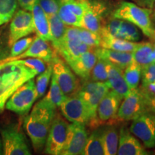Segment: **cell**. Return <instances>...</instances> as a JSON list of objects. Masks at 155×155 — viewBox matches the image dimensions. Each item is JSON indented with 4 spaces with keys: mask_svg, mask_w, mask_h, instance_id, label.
I'll return each mask as SVG.
<instances>
[{
    "mask_svg": "<svg viewBox=\"0 0 155 155\" xmlns=\"http://www.w3.org/2000/svg\"><path fill=\"white\" fill-rule=\"evenodd\" d=\"M153 43L151 42H139L132 53L133 61L141 68L153 63Z\"/></svg>",
    "mask_w": 155,
    "mask_h": 155,
    "instance_id": "cell-26",
    "label": "cell"
},
{
    "mask_svg": "<svg viewBox=\"0 0 155 155\" xmlns=\"http://www.w3.org/2000/svg\"><path fill=\"white\" fill-rule=\"evenodd\" d=\"M132 1L141 7L152 9L155 4V0H132Z\"/></svg>",
    "mask_w": 155,
    "mask_h": 155,
    "instance_id": "cell-41",
    "label": "cell"
},
{
    "mask_svg": "<svg viewBox=\"0 0 155 155\" xmlns=\"http://www.w3.org/2000/svg\"><path fill=\"white\" fill-rule=\"evenodd\" d=\"M88 137L86 125L69 124L66 139L61 155H83Z\"/></svg>",
    "mask_w": 155,
    "mask_h": 155,
    "instance_id": "cell-11",
    "label": "cell"
},
{
    "mask_svg": "<svg viewBox=\"0 0 155 155\" xmlns=\"http://www.w3.org/2000/svg\"><path fill=\"white\" fill-rule=\"evenodd\" d=\"M31 12L33 18L35 32H36L37 36L40 37L48 42L50 41L51 36H50V22L48 15L45 14L38 2L34 5Z\"/></svg>",
    "mask_w": 155,
    "mask_h": 155,
    "instance_id": "cell-21",
    "label": "cell"
},
{
    "mask_svg": "<svg viewBox=\"0 0 155 155\" xmlns=\"http://www.w3.org/2000/svg\"><path fill=\"white\" fill-rule=\"evenodd\" d=\"M38 3L48 16L58 14L60 7L58 0H38Z\"/></svg>",
    "mask_w": 155,
    "mask_h": 155,
    "instance_id": "cell-38",
    "label": "cell"
},
{
    "mask_svg": "<svg viewBox=\"0 0 155 155\" xmlns=\"http://www.w3.org/2000/svg\"><path fill=\"white\" fill-rule=\"evenodd\" d=\"M34 32L35 27L32 12L25 9H19L15 13L9 27V46L12 45L17 40Z\"/></svg>",
    "mask_w": 155,
    "mask_h": 155,
    "instance_id": "cell-13",
    "label": "cell"
},
{
    "mask_svg": "<svg viewBox=\"0 0 155 155\" xmlns=\"http://www.w3.org/2000/svg\"><path fill=\"white\" fill-rule=\"evenodd\" d=\"M79 36L81 41L88 45L89 48L94 49L100 47L101 38L99 34L87 29L79 28Z\"/></svg>",
    "mask_w": 155,
    "mask_h": 155,
    "instance_id": "cell-35",
    "label": "cell"
},
{
    "mask_svg": "<svg viewBox=\"0 0 155 155\" xmlns=\"http://www.w3.org/2000/svg\"><path fill=\"white\" fill-rule=\"evenodd\" d=\"M35 81V87L38 94V99L42 98L45 94L48 84H49L50 79L53 75V69H52L51 64L49 63L48 66L43 72L38 75Z\"/></svg>",
    "mask_w": 155,
    "mask_h": 155,
    "instance_id": "cell-32",
    "label": "cell"
},
{
    "mask_svg": "<svg viewBox=\"0 0 155 155\" xmlns=\"http://www.w3.org/2000/svg\"><path fill=\"white\" fill-rule=\"evenodd\" d=\"M98 57L94 49H90L82 55L75 58L67 64L78 77L83 81L89 80L91 73L96 64Z\"/></svg>",
    "mask_w": 155,
    "mask_h": 155,
    "instance_id": "cell-18",
    "label": "cell"
},
{
    "mask_svg": "<svg viewBox=\"0 0 155 155\" xmlns=\"http://www.w3.org/2000/svg\"><path fill=\"white\" fill-rule=\"evenodd\" d=\"M101 48L117 50V51L132 53L139 44V42H137L128 41L116 37L101 36Z\"/></svg>",
    "mask_w": 155,
    "mask_h": 155,
    "instance_id": "cell-24",
    "label": "cell"
},
{
    "mask_svg": "<svg viewBox=\"0 0 155 155\" xmlns=\"http://www.w3.org/2000/svg\"><path fill=\"white\" fill-rule=\"evenodd\" d=\"M2 150H1V145H0V154H2Z\"/></svg>",
    "mask_w": 155,
    "mask_h": 155,
    "instance_id": "cell-44",
    "label": "cell"
},
{
    "mask_svg": "<svg viewBox=\"0 0 155 155\" xmlns=\"http://www.w3.org/2000/svg\"><path fill=\"white\" fill-rule=\"evenodd\" d=\"M153 11H152V14H153V17H154V19H155V4L154 5V6H153Z\"/></svg>",
    "mask_w": 155,
    "mask_h": 155,
    "instance_id": "cell-43",
    "label": "cell"
},
{
    "mask_svg": "<svg viewBox=\"0 0 155 155\" xmlns=\"http://www.w3.org/2000/svg\"><path fill=\"white\" fill-rule=\"evenodd\" d=\"M152 9L134 2L123 1L112 13V17L129 22L137 26L145 36L155 41V28L151 19Z\"/></svg>",
    "mask_w": 155,
    "mask_h": 155,
    "instance_id": "cell-3",
    "label": "cell"
},
{
    "mask_svg": "<svg viewBox=\"0 0 155 155\" xmlns=\"http://www.w3.org/2000/svg\"><path fill=\"white\" fill-rule=\"evenodd\" d=\"M58 15L67 26L82 28V19L75 15L63 3H60Z\"/></svg>",
    "mask_w": 155,
    "mask_h": 155,
    "instance_id": "cell-33",
    "label": "cell"
},
{
    "mask_svg": "<svg viewBox=\"0 0 155 155\" xmlns=\"http://www.w3.org/2000/svg\"><path fill=\"white\" fill-rule=\"evenodd\" d=\"M119 145L117 154L119 155H147L150 154L139 139L132 134L126 126L121 127L119 131Z\"/></svg>",
    "mask_w": 155,
    "mask_h": 155,
    "instance_id": "cell-17",
    "label": "cell"
},
{
    "mask_svg": "<svg viewBox=\"0 0 155 155\" xmlns=\"http://www.w3.org/2000/svg\"><path fill=\"white\" fill-rule=\"evenodd\" d=\"M0 132L2 139L3 154H31L26 138L19 129L13 127H7L2 129Z\"/></svg>",
    "mask_w": 155,
    "mask_h": 155,
    "instance_id": "cell-10",
    "label": "cell"
},
{
    "mask_svg": "<svg viewBox=\"0 0 155 155\" xmlns=\"http://www.w3.org/2000/svg\"><path fill=\"white\" fill-rule=\"evenodd\" d=\"M116 38L131 42H138L141 39V33L139 29L132 23L122 20Z\"/></svg>",
    "mask_w": 155,
    "mask_h": 155,
    "instance_id": "cell-30",
    "label": "cell"
},
{
    "mask_svg": "<svg viewBox=\"0 0 155 155\" xmlns=\"http://www.w3.org/2000/svg\"><path fill=\"white\" fill-rule=\"evenodd\" d=\"M56 108L43 98L37 103L30 114L25 117V129L36 152H40L45 147Z\"/></svg>",
    "mask_w": 155,
    "mask_h": 155,
    "instance_id": "cell-1",
    "label": "cell"
},
{
    "mask_svg": "<svg viewBox=\"0 0 155 155\" xmlns=\"http://www.w3.org/2000/svg\"><path fill=\"white\" fill-rule=\"evenodd\" d=\"M38 75L35 70L23 65L20 60L0 65V113L4 111L6 103L12 95Z\"/></svg>",
    "mask_w": 155,
    "mask_h": 155,
    "instance_id": "cell-2",
    "label": "cell"
},
{
    "mask_svg": "<svg viewBox=\"0 0 155 155\" xmlns=\"http://www.w3.org/2000/svg\"><path fill=\"white\" fill-rule=\"evenodd\" d=\"M106 83L122 99L131 91L124 76V70L110 63H108V79Z\"/></svg>",
    "mask_w": 155,
    "mask_h": 155,
    "instance_id": "cell-19",
    "label": "cell"
},
{
    "mask_svg": "<svg viewBox=\"0 0 155 155\" xmlns=\"http://www.w3.org/2000/svg\"><path fill=\"white\" fill-rule=\"evenodd\" d=\"M124 76L130 90L137 88L141 78V68L132 60L124 69Z\"/></svg>",
    "mask_w": 155,
    "mask_h": 155,
    "instance_id": "cell-27",
    "label": "cell"
},
{
    "mask_svg": "<svg viewBox=\"0 0 155 155\" xmlns=\"http://www.w3.org/2000/svg\"><path fill=\"white\" fill-rule=\"evenodd\" d=\"M121 19L113 18L102 27L99 35L101 36H112L116 37L119 32L120 26L121 24Z\"/></svg>",
    "mask_w": 155,
    "mask_h": 155,
    "instance_id": "cell-37",
    "label": "cell"
},
{
    "mask_svg": "<svg viewBox=\"0 0 155 155\" xmlns=\"http://www.w3.org/2000/svg\"><path fill=\"white\" fill-rule=\"evenodd\" d=\"M147 111L144 100L137 88L131 90L123 99L116 114V120L118 122L132 121Z\"/></svg>",
    "mask_w": 155,
    "mask_h": 155,
    "instance_id": "cell-9",
    "label": "cell"
},
{
    "mask_svg": "<svg viewBox=\"0 0 155 155\" xmlns=\"http://www.w3.org/2000/svg\"><path fill=\"white\" fill-rule=\"evenodd\" d=\"M138 89L147 111L155 114V82H141Z\"/></svg>",
    "mask_w": 155,
    "mask_h": 155,
    "instance_id": "cell-28",
    "label": "cell"
},
{
    "mask_svg": "<svg viewBox=\"0 0 155 155\" xmlns=\"http://www.w3.org/2000/svg\"><path fill=\"white\" fill-rule=\"evenodd\" d=\"M92 49L81 41L79 36V28L67 27L65 38L58 54L68 63L88 50Z\"/></svg>",
    "mask_w": 155,
    "mask_h": 155,
    "instance_id": "cell-12",
    "label": "cell"
},
{
    "mask_svg": "<svg viewBox=\"0 0 155 155\" xmlns=\"http://www.w3.org/2000/svg\"><path fill=\"white\" fill-rule=\"evenodd\" d=\"M38 0H18V4L25 10L32 12L34 5L38 2Z\"/></svg>",
    "mask_w": 155,
    "mask_h": 155,
    "instance_id": "cell-40",
    "label": "cell"
},
{
    "mask_svg": "<svg viewBox=\"0 0 155 155\" xmlns=\"http://www.w3.org/2000/svg\"><path fill=\"white\" fill-rule=\"evenodd\" d=\"M18 0H0V26L7 23L16 12Z\"/></svg>",
    "mask_w": 155,
    "mask_h": 155,
    "instance_id": "cell-31",
    "label": "cell"
},
{
    "mask_svg": "<svg viewBox=\"0 0 155 155\" xmlns=\"http://www.w3.org/2000/svg\"><path fill=\"white\" fill-rule=\"evenodd\" d=\"M141 82H155V63L141 68Z\"/></svg>",
    "mask_w": 155,
    "mask_h": 155,
    "instance_id": "cell-39",
    "label": "cell"
},
{
    "mask_svg": "<svg viewBox=\"0 0 155 155\" xmlns=\"http://www.w3.org/2000/svg\"><path fill=\"white\" fill-rule=\"evenodd\" d=\"M56 56L57 55L52 50L50 45L48 43V41L37 36L34 38L33 42H32V44L30 45V46L26 51L15 58H9V59L6 58L5 60H2L0 61V65L9 61H17V60L24 59L27 58H39L49 64L53 62Z\"/></svg>",
    "mask_w": 155,
    "mask_h": 155,
    "instance_id": "cell-15",
    "label": "cell"
},
{
    "mask_svg": "<svg viewBox=\"0 0 155 155\" xmlns=\"http://www.w3.org/2000/svg\"><path fill=\"white\" fill-rule=\"evenodd\" d=\"M67 96L63 92L61 87L58 84L55 78L52 75L51 82H50V86L49 91L48 94L44 97L45 100L49 101L50 104L55 106L56 108L60 107L64 101L66 99Z\"/></svg>",
    "mask_w": 155,
    "mask_h": 155,
    "instance_id": "cell-29",
    "label": "cell"
},
{
    "mask_svg": "<svg viewBox=\"0 0 155 155\" xmlns=\"http://www.w3.org/2000/svg\"><path fill=\"white\" fill-rule=\"evenodd\" d=\"M94 50L98 58L113 64L123 70L133 60L131 53L117 51V50L106 49L101 47L94 48Z\"/></svg>",
    "mask_w": 155,
    "mask_h": 155,
    "instance_id": "cell-20",
    "label": "cell"
},
{
    "mask_svg": "<svg viewBox=\"0 0 155 155\" xmlns=\"http://www.w3.org/2000/svg\"><path fill=\"white\" fill-rule=\"evenodd\" d=\"M60 108L65 119L71 123L88 125L91 119L86 103L78 93L67 96Z\"/></svg>",
    "mask_w": 155,
    "mask_h": 155,
    "instance_id": "cell-6",
    "label": "cell"
},
{
    "mask_svg": "<svg viewBox=\"0 0 155 155\" xmlns=\"http://www.w3.org/2000/svg\"><path fill=\"white\" fill-rule=\"evenodd\" d=\"M132 134L140 140L145 148L155 147V114L147 111L132 120L129 127Z\"/></svg>",
    "mask_w": 155,
    "mask_h": 155,
    "instance_id": "cell-7",
    "label": "cell"
},
{
    "mask_svg": "<svg viewBox=\"0 0 155 155\" xmlns=\"http://www.w3.org/2000/svg\"><path fill=\"white\" fill-rule=\"evenodd\" d=\"M50 64L53 75L64 94L67 96L77 94L80 90L81 83L66 62L56 56Z\"/></svg>",
    "mask_w": 155,
    "mask_h": 155,
    "instance_id": "cell-5",
    "label": "cell"
},
{
    "mask_svg": "<svg viewBox=\"0 0 155 155\" xmlns=\"http://www.w3.org/2000/svg\"><path fill=\"white\" fill-rule=\"evenodd\" d=\"M33 38H22L17 40L11 46L12 49L10 55L7 58V59L16 57V56L20 55V54L24 53L25 51H26L28 48L30 46V45L32 44V42H33Z\"/></svg>",
    "mask_w": 155,
    "mask_h": 155,
    "instance_id": "cell-36",
    "label": "cell"
},
{
    "mask_svg": "<svg viewBox=\"0 0 155 155\" xmlns=\"http://www.w3.org/2000/svg\"><path fill=\"white\" fill-rule=\"evenodd\" d=\"M58 1H59V2H63V1H65V0H58Z\"/></svg>",
    "mask_w": 155,
    "mask_h": 155,
    "instance_id": "cell-45",
    "label": "cell"
},
{
    "mask_svg": "<svg viewBox=\"0 0 155 155\" xmlns=\"http://www.w3.org/2000/svg\"><path fill=\"white\" fill-rule=\"evenodd\" d=\"M90 80L106 83L108 79V62L98 58L93 68Z\"/></svg>",
    "mask_w": 155,
    "mask_h": 155,
    "instance_id": "cell-34",
    "label": "cell"
},
{
    "mask_svg": "<svg viewBox=\"0 0 155 155\" xmlns=\"http://www.w3.org/2000/svg\"><path fill=\"white\" fill-rule=\"evenodd\" d=\"M122 98L116 93L109 90L98 104L96 116L99 125L101 123H116V114Z\"/></svg>",
    "mask_w": 155,
    "mask_h": 155,
    "instance_id": "cell-16",
    "label": "cell"
},
{
    "mask_svg": "<svg viewBox=\"0 0 155 155\" xmlns=\"http://www.w3.org/2000/svg\"><path fill=\"white\" fill-rule=\"evenodd\" d=\"M36 100H38V94L34 78H32L12 95L6 103L5 107L19 115H25L30 111Z\"/></svg>",
    "mask_w": 155,
    "mask_h": 155,
    "instance_id": "cell-4",
    "label": "cell"
},
{
    "mask_svg": "<svg viewBox=\"0 0 155 155\" xmlns=\"http://www.w3.org/2000/svg\"><path fill=\"white\" fill-rule=\"evenodd\" d=\"M108 7L101 0H88V7L82 19V28L99 34Z\"/></svg>",
    "mask_w": 155,
    "mask_h": 155,
    "instance_id": "cell-14",
    "label": "cell"
},
{
    "mask_svg": "<svg viewBox=\"0 0 155 155\" xmlns=\"http://www.w3.org/2000/svg\"><path fill=\"white\" fill-rule=\"evenodd\" d=\"M83 155H104L102 128H96L88 137Z\"/></svg>",
    "mask_w": 155,
    "mask_h": 155,
    "instance_id": "cell-25",
    "label": "cell"
},
{
    "mask_svg": "<svg viewBox=\"0 0 155 155\" xmlns=\"http://www.w3.org/2000/svg\"><path fill=\"white\" fill-rule=\"evenodd\" d=\"M48 19L50 22V36H51L50 42L53 44L55 50L58 53L64 41L67 26L61 20L58 14L48 16Z\"/></svg>",
    "mask_w": 155,
    "mask_h": 155,
    "instance_id": "cell-22",
    "label": "cell"
},
{
    "mask_svg": "<svg viewBox=\"0 0 155 155\" xmlns=\"http://www.w3.org/2000/svg\"><path fill=\"white\" fill-rule=\"evenodd\" d=\"M152 58H153V63H155V41L154 43L153 44V53H152Z\"/></svg>",
    "mask_w": 155,
    "mask_h": 155,
    "instance_id": "cell-42",
    "label": "cell"
},
{
    "mask_svg": "<svg viewBox=\"0 0 155 155\" xmlns=\"http://www.w3.org/2000/svg\"><path fill=\"white\" fill-rule=\"evenodd\" d=\"M69 124L59 114H55L48 132L45 152L50 155H59L66 139Z\"/></svg>",
    "mask_w": 155,
    "mask_h": 155,
    "instance_id": "cell-8",
    "label": "cell"
},
{
    "mask_svg": "<svg viewBox=\"0 0 155 155\" xmlns=\"http://www.w3.org/2000/svg\"><path fill=\"white\" fill-rule=\"evenodd\" d=\"M119 133L117 128L113 125H108L102 128V142L105 155L117 154L119 145Z\"/></svg>",
    "mask_w": 155,
    "mask_h": 155,
    "instance_id": "cell-23",
    "label": "cell"
}]
</instances>
